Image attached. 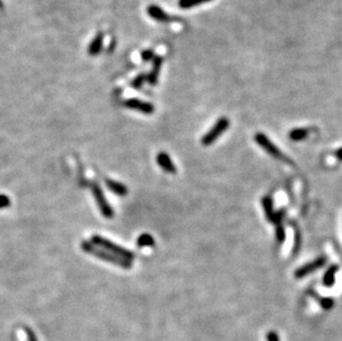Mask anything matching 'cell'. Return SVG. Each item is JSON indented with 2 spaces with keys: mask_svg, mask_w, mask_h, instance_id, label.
I'll return each mask as SVG.
<instances>
[{
  "mask_svg": "<svg viewBox=\"0 0 342 341\" xmlns=\"http://www.w3.org/2000/svg\"><path fill=\"white\" fill-rule=\"evenodd\" d=\"M141 57H142L143 61H145V62L151 61V60H153L155 58L154 51L153 50H144V51H142Z\"/></svg>",
  "mask_w": 342,
  "mask_h": 341,
  "instance_id": "ffe728a7",
  "label": "cell"
},
{
  "mask_svg": "<svg viewBox=\"0 0 342 341\" xmlns=\"http://www.w3.org/2000/svg\"><path fill=\"white\" fill-rule=\"evenodd\" d=\"M157 162L163 171H165L168 174H176L177 167L173 163L172 158L166 152H159L157 157Z\"/></svg>",
  "mask_w": 342,
  "mask_h": 341,
  "instance_id": "9c48e42d",
  "label": "cell"
},
{
  "mask_svg": "<svg viewBox=\"0 0 342 341\" xmlns=\"http://www.w3.org/2000/svg\"><path fill=\"white\" fill-rule=\"evenodd\" d=\"M124 105L129 107V109L138 111L144 114H153L155 111V107L152 103L138 100V99H128V100L124 102Z\"/></svg>",
  "mask_w": 342,
  "mask_h": 341,
  "instance_id": "52a82bcc",
  "label": "cell"
},
{
  "mask_svg": "<svg viewBox=\"0 0 342 341\" xmlns=\"http://www.w3.org/2000/svg\"><path fill=\"white\" fill-rule=\"evenodd\" d=\"M103 48V33L99 32L97 36L93 38V40L91 41L89 46L88 53L90 55H97L102 51Z\"/></svg>",
  "mask_w": 342,
  "mask_h": 341,
  "instance_id": "4fadbf2b",
  "label": "cell"
},
{
  "mask_svg": "<svg viewBox=\"0 0 342 341\" xmlns=\"http://www.w3.org/2000/svg\"><path fill=\"white\" fill-rule=\"evenodd\" d=\"M92 193H93L95 201H97L99 209H100L103 216L106 217V218H112V217H113L114 211H113V210L111 209L110 204L105 200V194H103L101 187L99 186L98 184H93L92 185Z\"/></svg>",
  "mask_w": 342,
  "mask_h": 341,
  "instance_id": "5b68a950",
  "label": "cell"
},
{
  "mask_svg": "<svg viewBox=\"0 0 342 341\" xmlns=\"http://www.w3.org/2000/svg\"><path fill=\"white\" fill-rule=\"evenodd\" d=\"M81 247L85 253L93 255V256H97L98 258H101V260L105 261V262H112V264H114V265L123 267V268H125V269H129L132 267L131 261L124 260V258L116 256V255L112 254L110 252H106V250H105V249L98 248L97 246L93 245L92 243H91V241H82Z\"/></svg>",
  "mask_w": 342,
  "mask_h": 341,
  "instance_id": "6da1fadb",
  "label": "cell"
},
{
  "mask_svg": "<svg viewBox=\"0 0 342 341\" xmlns=\"http://www.w3.org/2000/svg\"><path fill=\"white\" fill-rule=\"evenodd\" d=\"M254 139L255 141H256V143L261 146L263 151H266L270 157H275L277 159H285L284 153L277 148L275 143H272V142L269 140V137H268L265 133H261V132L256 133Z\"/></svg>",
  "mask_w": 342,
  "mask_h": 341,
  "instance_id": "277c9868",
  "label": "cell"
},
{
  "mask_svg": "<svg viewBox=\"0 0 342 341\" xmlns=\"http://www.w3.org/2000/svg\"><path fill=\"white\" fill-rule=\"evenodd\" d=\"M146 11H148V15L151 18L158 21V23H171V21H173L172 17L167 12L164 11L159 6L150 5Z\"/></svg>",
  "mask_w": 342,
  "mask_h": 341,
  "instance_id": "ba28073f",
  "label": "cell"
},
{
  "mask_svg": "<svg viewBox=\"0 0 342 341\" xmlns=\"http://www.w3.org/2000/svg\"><path fill=\"white\" fill-rule=\"evenodd\" d=\"M229 119L226 116H222L219 118L216 123L213 125V128L206 133V134L202 137L201 143L204 146H210L214 143V142L218 139V137L223 134V133L229 128Z\"/></svg>",
  "mask_w": 342,
  "mask_h": 341,
  "instance_id": "3957f363",
  "label": "cell"
},
{
  "mask_svg": "<svg viewBox=\"0 0 342 341\" xmlns=\"http://www.w3.org/2000/svg\"><path fill=\"white\" fill-rule=\"evenodd\" d=\"M162 64H163L162 57H159V55H155V58L153 59L152 70H151L149 75L146 76V80H148V82L151 85L158 84L159 72H161V69H162Z\"/></svg>",
  "mask_w": 342,
  "mask_h": 341,
  "instance_id": "30bf717a",
  "label": "cell"
},
{
  "mask_svg": "<svg viewBox=\"0 0 342 341\" xmlns=\"http://www.w3.org/2000/svg\"><path fill=\"white\" fill-rule=\"evenodd\" d=\"M321 306L323 309H330L333 306V300L331 298H324L321 300Z\"/></svg>",
  "mask_w": 342,
  "mask_h": 341,
  "instance_id": "7402d4cb",
  "label": "cell"
},
{
  "mask_svg": "<svg viewBox=\"0 0 342 341\" xmlns=\"http://www.w3.org/2000/svg\"><path fill=\"white\" fill-rule=\"evenodd\" d=\"M339 270V265H331L329 268L326 270V273L323 275L322 278V284L324 285V287L331 288L333 285L336 283V275Z\"/></svg>",
  "mask_w": 342,
  "mask_h": 341,
  "instance_id": "7c38bea8",
  "label": "cell"
},
{
  "mask_svg": "<svg viewBox=\"0 0 342 341\" xmlns=\"http://www.w3.org/2000/svg\"><path fill=\"white\" fill-rule=\"evenodd\" d=\"M276 238L279 244H283L285 241L286 233H285V227L283 225V223L276 224Z\"/></svg>",
  "mask_w": 342,
  "mask_h": 341,
  "instance_id": "ac0fdd59",
  "label": "cell"
},
{
  "mask_svg": "<svg viewBox=\"0 0 342 341\" xmlns=\"http://www.w3.org/2000/svg\"><path fill=\"white\" fill-rule=\"evenodd\" d=\"M262 205L263 211H265V216L268 222L274 223L276 211L274 210V202H272L270 196H263L262 198Z\"/></svg>",
  "mask_w": 342,
  "mask_h": 341,
  "instance_id": "8fae6325",
  "label": "cell"
},
{
  "mask_svg": "<svg viewBox=\"0 0 342 341\" xmlns=\"http://www.w3.org/2000/svg\"><path fill=\"white\" fill-rule=\"evenodd\" d=\"M91 243L95 246H100V247L106 250V252H110L112 254L116 255V256L122 257V258H124V260L132 262L133 258H134V254L131 252V250L124 248V247H122V246H119L114 243H112L111 240L106 239L102 236H99V235L93 236L92 239H91Z\"/></svg>",
  "mask_w": 342,
  "mask_h": 341,
  "instance_id": "7a4b0ae2",
  "label": "cell"
},
{
  "mask_svg": "<svg viewBox=\"0 0 342 341\" xmlns=\"http://www.w3.org/2000/svg\"><path fill=\"white\" fill-rule=\"evenodd\" d=\"M309 134V131L307 130V129H302V128H297L293 129L289 132V139L293 141V142H300L304 141L305 139H307V136Z\"/></svg>",
  "mask_w": 342,
  "mask_h": 341,
  "instance_id": "9a60e30c",
  "label": "cell"
},
{
  "mask_svg": "<svg viewBox=\"0 0 342 341\" xmlns=\"http://www.w3.org/2000/svg\"><path fill=\"white\" fill-rule=\"evenodd\" d=\"M10 205V198L3 194H0V210L6 209Z\"/></svg>",
  "mask_w": 342,
  "mask_h": 341,
  "instance_id": "44dd1931",
  "label": "cell"
},
{
  "mask_svg": "<svg viewBox=\"0 0 342 341\" xmlns=\"http://www.w3.org/2000/svg\"><path fill=\"white\" fill-rule=\"evenodd\" d=\"M326 262H327V257L320 256L318 258H316L315 261L308 262V264H305L304 266H301L298 269H296L295 277L297 279L305 278L306 276L313 274V273H315L316 270L321 268V267L326 265Z\"/></svg>",
  "mask_w": 342,
  "mask_h": 341,
  "instance_id": "8992f818",
  "label": "cell"
},
{
  "mask_svg": "<svg viewBox=\"0 0 342 341\" xmlns=\"http://www.w3.org/2000/svg\"><path fill=\"white\" fill-rule=\"evenodd\" d=\"M209 1L211 0H179V6L182 9H189V8L200 6Z\"/></svg>",
  "mask_w": 342,
  "mask_h": 341,
  "instance_id": "e0dca14e",
  "label": "cell"
},
{
  "mask_svg": "<svg viewBox=\"0 0 342 341\" xmlns=\"http://www.w3.org/2000/svg\"><path fill=\"white\" fill-rule=\"evenodd\" d=\"M136 243L138 247H153V246L155 245V239L151 234L144 233V234L138 236Z\"/></svg>",
  "mask_w": 342,
  "mask_h": 341,
  "instance_id": "2e32d148",
  "label": "cell"
},
{
  "mask_svg": "<svg viewBox=\"0 0 342 341\" xmlns=\"http://www.w3.org/2000/svg\"><path fill=\"white\" fill-rule=\"evenodd\" d=\"M335 157H337V159H338V161H340V162H342V148H340V149H338V150L336 151V152H335Z\"/></svg>",
  "mask_w": 342,
  "mask_h": 341,
  "instance_id": "603a6c76",
  "label": "cell"
},
{
  "mask_svg": "<svg viewBox=\"0 0 342 341\" xmlns=\"http://www.w3.org/2000/svg\"><path fill=\"white\" fill-rule=\"evenodd\" d=\"M106 185L111 192L115 193L119 196H125L128 194V187L124 184L116 182V181L106 180Z\"/></svg>",
  "mask_w": 342,
  "mask_h": 341,
  "instance_id": "5bb4252c",
  "label": "cell"
},
{
  "mask_svg": "<svg viewBox=\"0 0 342 341\" xmlns=\"http://www.w3.org/2000/svg\"><path fill=\"white\" fill-rule=\"evenodd\" d=\"M2 8H3V3H2L1 0H0V9H2Z\"/></svg>",
  "mask_w": 342,
  "mask_h": 341,
  "instance_id": "cb8c5ba5",
  "label": "cell"
},
{
  "mask_svg": "<svg viewBox=\"0 0 342 341\" xmlns=\"http://www.w3.org/2000/svg\"><path fill=\"white\" fill-rule=\"evenodd\" d=\"M145 80H146L145 73H140V75H138L135 79L132 81V87L134 89H141Z\"/></svg>",
  "mask_w": 342,
  "mask_h": 341,
  "instance_id": "d6986e66",
  "label": "cell"
}]
</instances>
